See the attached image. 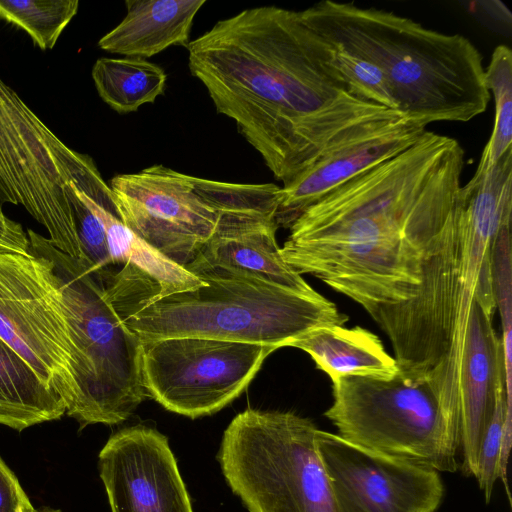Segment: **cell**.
I'll return each instance as SVG.
<instances>
[{"label": "cell", "instance_id": "obj_22", "mask_svg": "<svg viewBox=\"0 0 512 512\" xmlns=\"http://www.w3.org/2000/svg\"><path fill=\"white\" fill-rule=\"evenodd\" d=\"M485 79L494 96L495 118L476 172L487 171L512 149V52L508 46L498 45L494 49Z\"/></svg>", "mask_w": 512, "mask_h": 512}, {"label": "cell", "instance_id": "obj_24", "mask_svg": "<svg viewBox=\"0 0 512 512\" xmlns=\"http://www.w3.org/2000/svg\"><path fill=\"white\" fill-rule=\"evenodd\" d=\"M512 439V404L507 400L505 381L498 387L491 419L482 438L475 479L486 502L490 501L496 482H505Z\"/></svg>", "mask_w": 512, "mask_h": 512}, {"label": "cell", "instance_id": "obj_10", "mask_svg": "<svg viewBox=\"0 0 512 512\" xmlns=\"http://www.w3.org/2000/svg\"><path fill=\"white\" fill-rule=\"evenodd\" d=\"M272 346L197 337L141 341L147 396L195 419L218 412L249 385Z\"/></svg>", "mask_w": 512, "mask_h": 512}, {"label": "cell", "instance_id": "obj_9", "mask_svg": "<svg viewBox=\"0 0 512 512\" xmlns=\"http://www.w3.org/2000/svg\"><path fill=\"white\" fill-rule=\"evenodd\" d=\"M325 416L344 439L381 454L458 470L459 439L427 380L398 371L391 378L345 376L333 382Z\"/></svg>", "mask_w": 512, "mask_h": 512}, {"label": "cell", "instance_id": "obj_28", "mask_svg": "<svg viewBox=\"0 0 512 512\" xmlns=\"http://www.w3.org/2000/svg\"><path fill=\"white\" fill-rule=\"evenodd\" d=\"M0 254L29 256L30 241L21 224L9 219L0 209Z\"/></svg>", "mask_w": 512, "mask_h": 512}, {"label": "cell", "instance_id": "obj_29", "mask_svg": "<svg viewBox=\"0 0 512 512\" xmlns=\"http://www.w3.org/2000/svg\"><path fill=\"white\" fill-rule=\"evenodd\" d=\"M33 512H60L59 510H54L51 508H42L40 510L35 509Z\"/></svg>", "mask_w": 512, "mask_h": 512}, {"label": "cell", "instance_id": "obj_20", "mask_svg": "<svg viewBox=\"0 0 512 512\" xmlns=\"http://www.w3.org/2000/svg\"><path fill=\"white\" fill-rule=\"evenodd\" d=\"M80 198L101 220L113 265L128 266L152 279L158 295L199 288L203 282L138 237L121 220L118 208H106L76 189Z\"/></svg>", "mask_w": 512, "mask_h": 512}, {"label": "cell", "instance_id": "obj_21", "mask_svg": "<svg viewBox=\"0 0 512 512\" xmlns=\"http://www.w3.org/2000/svg\"><path fill=\"white\" fill-rule=\"evenodd\" d=\"M92 79L100 98L124 114L135 112L162 95L167 75L146 59L102 57L93 65Z\"/></svg>", "mask_w": 512, "mask_h": 512}, {"label": "cell", "instance_id": "obj_26", "mask_svg": "<svg viewBox=\"0 0 512 512\" xmlns=\"http://www.w3.org/2000/svg\"><path fill=\"white\" fill-rule=\"evenodd\" d=\"M74 187L71 197L72 216L84 260L94 271H106L113 265L106 232L99 217L80 198Z\"/></svg>", "mask_w": 512, "mask_h": 512}, {"label": "cell", "instance_id": "obj_17", "mask_svg": "<svg viewBox=\"0 0 512 512\" xmlns=\"http://www.w3.org/2000/svg\"><path fill=\"white\" fill-rule=\"evenodd\" d=\"M205 0H126L123 20L98 41L113 54L147 59L190 42L193 20Z\"/></svg>", "mask_w": 512, "mask_h": 512}, {"label": "cell", "instance_id": "obj_14", "mask_svg": "<svg viewBox=\"0 0 512 512\" xmlns=\"http://www.w3.org/2000/svg\"><path fill=\"white\" fill-rule=\"evenodd\" d=\"M98 466L111 512H193L168 438L155 428L119 430L101 449Z\"/></svg>", "mask_w": 512, "mask_h": 512}, {"label": "cell", "instance_id": "obj_18", "mask_svg": "<svg viewBox=\"0 0 512 512\" xmlns=\"http://www.w3.org/2000/svg\"><path fill=\"white\" fill-rule=\"evenodd\" d=\"M307 352L332 383L345 376L391 378L399 367L380 338L360 326L316 328L289 345Z\"/></svg>", "mask_w": 512, "mask_h": 512}, {"label": "cell", "instance_id": "obj_2", "mask_svg": "<svg viewBox=\"0 0 512 512\" xmlns=\"http://www.w3.org/2000/svg\"><path fill=\"white\" fill-rule=\"evenodd\" d=\"M464 164L456 139L427 130L306 208L289 227L283 260L361 305L380 325L417 295L453 225Z\"/></svg>", "mask_w": 512, "mask_h": 512}, {"label": "cell", "instance_id": "obj_5", "mask_svg": "<svg viewBox=\"0 0 512 512\" xmlns=\"http://www.w3.org/2000/svg\"><path fill=\"white\" fill-rule=\"evenodd\" d=\"M300 15L316 34L378 68L403 115L428 125L467 122L486 110L490 92L483 58L468 38L386 10L332 0Z\"/></svg>", "mask_w": 512, "mask_h": 512}, {"label": "cell", "instance_id": "obj_25", "mask_svg": "<svg viewBox=\"0 0 512 512\" xmlns=\"http://www.w3.org/2000/svg\"><path fill=\"white\" fill-rule=\"evenodd\" d=\"M491 279L495 307L502 325L505 389L512 403V251L511 223L497 234L491 254Z\"/></svg>", "mask_w": 512, "mask_h": 512}, {"label": "cell", "instance_id": "obj_11", "mask_svg": "<svg viewBox=\"0 0 512 512\" xmlns=\"http://www.w3.org/2000/svg\"><path fill=\"white\" fill-rule=\"evenodd\" d=\"M0 337L63 399H78L76 353L49 260L0 254Z\"/></svg>", "mask_w": 512, "mask_h": 512}, {"label": "cell", "instance_id": "obj_19", "mask_svg": "<svg viewBox=\"0 0 512 512\" xmlns=\"http://www.w3.org/2000/svg\"><path fill=\"white\" fill-rule=\"evenodd\" d=\"M64 414L59 394L0 337V425L20 432Z\"/></svg>", "mask_w": 512, "mask_h": 512}, {"label": "cell", "instance_id": "obj_6", "mask_svg": "<svg viewBox=\"0 0 512 512\" xmlns=\"http://www.w3.org/2000/svg\"><path fill=\"white\" fill-rule=\"evenodd\" d=\"M30 253L52 264L76 353V405L68 416L82 427L127 420L147 397L141 380V341L116 312L103 272L28 229Z\"/></svg>", "mask_w": 512, "mask_h": 512}, {"label": "cell", "instance_id": "obj_4", "mask_svg": "<svg viewBox=\"0 0 512 512\" xmlns=\"http://www.w3.org/2000/svg\"><path fill=\"white\" fill-rule=\"evenodd\" d=\"M203 285L158 295L157 284L129 268L106 281L109 298L140 341L197 337L289 346L308 332L341 325L348 316L323 297H312L257 277L221 269L194 273Z\"/></svg>", "mask_w": 512, "mask_h": 512}, {"label": "cell", "instance_id": "obj_13", "mask_svg": "<svg viewBox=\"0 0 512 512\" xmlns=\"http://www.w3.org/2000/svg\"><path fill=\"white\" fill-rule=\"evenodd\" d=\"M316 442L337 512H435L442 501L440 473L428 466L320 429Z\"/></svg>", "mask_w": 512, "mask_h": 512}, {"label": "cell", "instance_id": "obj_3", "mask_svg": "<svg viewBox=\"0 0 512 512\" xmlns=\"http://www.w3.org/2000/svg\"><path fill=\"white\" fill-rule=\"evenodd\" d=\"M512 150L461 186L454 222L429 262L420 289L379 326L399 370L427 380L448 424L459 430L458 391L466 330L474 300L494 315L491 254L500 229L511 223Z\"/></svg>", "mask_w": 512, "mask_h": 512}, {"label": "cell", "instance_id": "obj_30", "mask_svg": "<svg viewBox=\"0 0 512 512\" xmlns=\"http://www.w3.org/2000/svg\"><path fill=\"white\" fill-rule=\"evenodd\" d=\"M436 512V511H435Z\"/></svg>", "mask_w": 512, "mask_h": 512}, {"label": "cell", "instance_id": "obj_16", "mask_svg": "<svg viewBox=\"0 0 512 512\" xmlns=\"http://www.w3.org/2000/svg\"><path fill=\"white\" fill-rule=\"evenodd\" d=\"M492 319L493 315L485 312L475 299L466 330L458 391L461 466L474 478L497 390L505 381L502 342Z\"/></svg>", "mask_w": 512, "mask_h": 512}, {"label": "cell", "instance_id": "obj_7", "mask_svg": "<svg viewBox=\"0 0 512 512\" xmlns=\"http://www.w3.org/2000/svg\"><path fill=\"white\" fill-rule=\"evenodd\" d=\"M308 418L248 408L225 429L217 459L249 512H337Z\"/></svg>", "mask_w": 512, "mask_h": 512}, {"label": "cell", "instance_id": "obj_27", "mask_svg": "<svg viewBox=\"0 0 512 512\" xmlns=\"http://www.w3.org/2000/svg\"><path fill=\"white\" fill-rule=\"evenodd\" d=\"M34 510L16 475L0 457V512H33Z\"/></svg>", "mask_w": 512, "mask_h": 512}, {"label": "cell", "instance_id": "obj_1", "mask_svg": "<svg viewBox=\"0 0 512 512\" xmlns=\"http://www.w3.org/2000/svg\"><path fill=\"white\" fill-rule=\"evenodd\" d=\"M191 74L287 185L319 159L405 117L350 93L300 11L245 9L187 45Z\"/></svg>", "mask_w": 512, "mask_h": 512}, {"label": "cell", "instance_id": "obj_12", "mask_svg": "<svg viewBox=\"0 0 512 512\" xmlns=\"http://www.w3.org/2000/svg\"><path fill=\"white\" fill-rule=\"evenodd\" d=\"M122 222L165 257L185 267L213 235L218 211L196 177L161 164L110 181Z\"/></svg>", "mask_w": 512, "mask_h": 512}, {"label": "cell", "instance_id": "obj_15", "mask_svg": "<svg viewBox=\"0 0 512 512\" xmlns=\"http://www.w3.org/2000/svg\"><path fill=\"white\" fill-rule=\"evenodd\" d=\"M427 126L418 119L405 117L319 159L281 187L276 214L278 227L289 228L306 208L330 191L415 144Z\"/></svg>", "mask_w": 512, "mask_h": 512}, {"label": "cell", "instance_id": "obj_8", "mask_svg": "<svg viewBox=\"0 0 512 512\" xmlns=\"http://www.w3.org/2000/svg\"><path fill=\"white\" fill-rule=\"evenodd\" d=\"M74 187L95 202L113 197L93 159L64 144L0 78V209L22 205L54 246L84 260L72 216Z\"/></svg>", "mask_w": 512, "mask_h": 512}, {"label": "cell", "instance_id": "obj_23", "mask_svg": "<svg viewBox=\"0 0 512 512\" xmlns=\"http://www.w3.org/2000/svg\"><path fill=\"white\" fill-rule=\"evenodd\" d=\"M79 9L77 0L0 1V19L23 29L42 50L52 49Z\"/></svg>", "mask_w": 512, "mask_h": 512}]
</instances>
